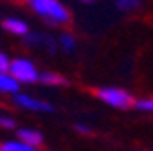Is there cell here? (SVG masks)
Segmentation results:
<instances>
[{
    "label": "cell",
    "mask_w": 153,
    "mask_h": 151,
    "mask_svg": "<svg viewBox=\"0 0 153 151\" xmlns=\"http://www.w3.org/2000/svg\"><path fill=\"white\" fill-rule=\"evenodd\" d=\"M75 129L79 131V132H84V134H90V132H91V129H88V127L84 125V123H76V125H75Z\"/></svg>",
    "instance_id": "15"
},
{
    "label": "cell",
    "mask_w": 153,
    "mask_h": 151,
    "mask_svg": "<svg viewBox=\"0 0 153 151\" xmlns=\"http://www.w3.org/2000/svg\"><path fill=\"white\" fill-rule=\"evenodd\" d=\"M37 151H39V149H37Z\"/></svg>",
    "instance_id": "17"
},
{
    "label": "cell",
    "mask_w": 153,
    "mask_h": 151,
    "mask_svg": "<svg viewBox=\"0 0 153 151\" xmlns=\"http://www.w3.org/2000/svg\"><path fill=\"white\" fill-rule=\"evenodd\" d=\"M138 4H140V0H116V6L121 11L134 10V7H138Z\"/></svg>",
    "instance_id": "11"
},
{
    "label": "cell",
    "mask_w": 153,
    "mask_h": 151,
    "mask_svg": "<svg viewBox=\"0 0 153 151\" xmlns=\"http://www.w3.org/2000/svg\"><path fill=\"white\" fill-rule=\"evenodd\" d=\"M134 108L142 112H153V97L151 99H138L134 103Z\"/></svg>",
    "instance_id": "12"
},
{
    "label": "cell",
    "mask_w": 153,
    "mask_h": 151,
    "mask_svg": "<svg viewBox=\"0 0 153 151\" xmlns=\"http://www.w3.org/2000/svg\"><path fill=\"white\" fill-rule=\"evenodd\" d=\"M82 2H91V0H82Z\"/></svg>",
    "instance_id": "16"
},
{
    "label": "cell",
    "mask_w": 153,
    "mask_h": 151,
    "mask_svg": "<svg viewBox=\"0 0 153 151\" xmlns=\"http://www.w3.org/2000/svg\"><path fill=\"white\" fill-rule=\"evenodd\" d=\"M10 75L17 78L21 84H34V82H39L41 73L36 69L34 62H30L26 58H15V60H11Z\"/></svg>",
    "instance_id": "3"
},
{
    "label": "cell",
    "mask_w": 153,
    "mask_h": 151,
    "mask_svg": "<svg viewBox=\"0 0 153 151\" xmlns=\"http://www.w3.org/2000/svg\"><path fill=\"white\" fill-rule=\"evenodd\" d=\"M10 67H11V60L7 58L6 52L0 54V73H10Z\"/></svg>",
    "instance_id": "14"
},
{
    "label": "cell",
    "mask_w": 153,
    "mask_h": 151,
    "mask_svg": "<svg viewBox=\"0 0 153 151\" xmlns=\"http://www.w3.org/2000/svg\"><path fill=\"white\" fill-rule=\"evenodd\" d=\"M0 151H37L36 147H30L26 146L25 142H21V140H6L0 144Z\"/></svg>",
    "instance_id": "9"
},
{
    "label": "cell",
    "mask_w": 153,
    "mask_h": 151,
    "mask_svg": "<svg viewBox=\"0 0 153 151\" xmlns=\"http://www.w3.org/2000/svg\"><path fill=\"white\" fill-rule=\"evenodd\" d=\"M15 125H17V121H15V119L11 118V116H7V114H2L0 116V127H2V129H15Z\"/></svg>",
    "instance_id": "13"
},
{
    "label": "cell",
    "mask_w": 153,
    "mask_h": 151,
    "mask_svg": "<svg viewBox=\"0 0 153 151\" xmlns=\"http://www.w3.org/2000/svg\"><path fill=\"white\" fill-rule=\"evenodd\" d=\"M15 136H17V140L25 142L26 146L36 147V149L43 144V134L37 129H32V127H21V129L15 131Z\"/></svg>",
    "instance_id": "5"
},
{
    "label": "cell",
    "mask_w": 153,
    "mask_h": 151,
    "mask_svg": "<svg viewBox=\"0 0 153 151\" xmlns=\"http://www.w3.org/2000/svg\"><path fill=\"white\" fill-rule=\"evenodd\" d=\"M60 45H62V49L65 52H71L75 49V37L71 34H64L62 37H60Z\"/></svg>",
    "instance_id": "10"
},
{
    "label": "cell",
    "mask_w": 153,
    "mask_h": 151,
    "mask_svg": "<svg viewBox=\"0 0 153 151\" xmlns=\"http://www.w3.org/2000/svg\"><path fill=\"white\" fill-rule=\"evenodd\" d=\"M2 26H4V30H7V32H11L15 36H26L28 34V24L25 21H21V19L10 17V19H6L2 22Z\"/></svg>",
    "instance_id": "7"
},
{
    "label": "cell",
    "mask_w": 153,
    "mask_h": 151,
    "mask_svg": "<svg viewBox=\"0 0 153 151\" xmlns=\"http://www.w3.org/2000/svg\"><path fill=\"white\" fill-rule=\"evenodd\" d=\"M13 104L21 110H28V112H52V104L47 101L36 99V97L28 95V93H17L13 97Z\"/></svg>",
    "instance_id": "4"
},
{
    "label": "cell",
    "mask_w": 153,
    "mask_h": 151,
    "mask_svg": "<svg viewBox=\"0 0 153 151\" xmlns=\"http://www.w3.org/2000/svg\"><path fill=\"white\" fill-rule=\"evenodd\" d=\"M95 95H97L99 101H103L105 104H108L112 108H118V110H129L136 103L129 92H125L121 88H112V86L99 88L95 92Z\"/></svg>",
    "instance_id": "2"
},
{
    "label": "cell",
    "mask_w": 153,
    "mask_h": 151,
    "mask_svg": "<svg viewBox=\"0 0 153 151\" xmlns=\"http://www.w3.org/2000/svg\"><path fill=\"white\" fill-rule=\"evenodd\" d=\"M26 2L37 15H41V17H45L51 22L65 24V22H69V19H71L69 11L65 10V6L60 4L58 0H26Z\"/></svg>",
    "instance_id": "1"
},
{
    "label": "cell",
    "mask_w": 153,
    "mask_h": 151,
    "mask_svg": "<svg viewBox=\"0 0 153 151\" xmlns=\"http://www.w3.org/2000/svg\"><path fill=\"white\" fill-rule=\"evenodd\" d=\"M0 92L15 97L17 93H21V82L10 73H0Z\"/></svg>",
    "instance_id": "6"
},
{
    "label": "cell",
    "mask_w": 153,
    "mask_h": 151,
    "mask_svg": "<svg viewBox=\"0 0 153 151\" xmlns=\"http://www.w3.org/2000/svg\"><path fill=\"white\" fill-rule=\"evenodd\" d=\"M39 82L41 84H47V86H64L67 84V80L58 73H52V71H45L39 75Z\"/></svg>",
    "instance_id": "8"
}]
</instances>
